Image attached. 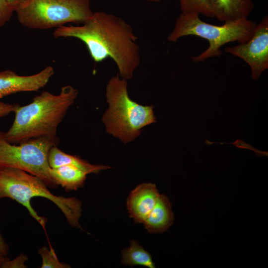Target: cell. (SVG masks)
I'll list each match as a JSON object with an SVG mask.
<instances>
[{"mask_svg":"<svg viewBox=\"0 0 268 268\" xmlns=\"http://www.w3.org/2000/svg\"><path fill=\"white\" fill-rule=\"evenodd\" d=\"M53 36L81 41L96 63L111 58L117 67L119 75L127 80L133 78L140 64L138 38L132 27L112 13L94 12L81 25L60 26L54 31Z\"/></svg>","mask_w":268,"mask_h":268,"instance_id":"1","label":"cell"},{"mask_svg":"<svg viewBox=\"0 0 268 268\" xmlns=\"http://www.w3.org/2000/svg\"><path fill=\"white\" fill-rule=\"evenodd\" d=\"M78 94L76 89L67 85L58 95L45 91L29 104L18 105L14 112L13 124L7 132L3 133V138L17 144L33 138L57 137L58 127Z\"/></svg>","mask_w":268,"mask_h":268,"instance_id":"2","label":"cell"},{"mask_svg":"<svg viewBox=\"0 0 268 268\" xmlns=\"http://www.w3.org/2000/svg\"><path fill=\"white\" fill-rule=\"evenodd\" d=\"M48 188L40 178L23 170L0 167V199L8 198L22 205L45 230L47 219L38 214L30 201L36 197L47 199L60 209L71 226L82 229L79 223L82 213L81 201L74 197L56 196Z\"/></svg>","mask_w":268,"mask_h":268,"instance_id":"3","label":"cell"},{"mask_svg":"<svg viewBox=\"0 0 268 268\" xmlns=\"http://www.w3.org/2000/svg\"><path fill=\"white\" fill-rule=\"evenodd\" d=\"M109 108L102 122L107 132L119 138L124 143L134 140L144 127L156 123L153 106H143L129 96L127 80L118 74L111 77L106 87Z\"/></svg>","mask_w":268,"mask_h":268,"instance_id":"4","label":"cell"},{"mask_svg":"<svg viewBox=\"0 0 268 268\" xmlns=\"http://www.w3.org/2000/svg\"><path fill=\"white\" fill-rule=\"evenodd\" d=\"M257 24L248 18L224 22L216 25L202 21L197 12L181 13L176 20L173 29L167 37L175 42L181 37L194 35L206 40L208 48L200 55L191 57L196 63L222 55L220 48L226 44L237 42L244 43L252 36Z\"/></svg>","mask_w":268,"mask_h":268,"instance_id":"5","label":"cell"},{"mask_svg":"<svg viewBox=\"0 0 268 268\" xmlns=\"http://www.w3.org/2000/svg\"><path fill=\"white\" fill-rule=\"evenodd\" d=\"M15 12L21 24L38 29L82 24L94 12L90 0H29Z\"/></svg>","mask_w":268,"mask_h":268,"instance_id":"6","label":"cell"},{"mask_svg":"<svg viewBox=\"0 0 268 268\" xmlns=\"http://www.w3.org/2000/svg\"><path fill=\"white\" fill-rule=\"evenodd\" d=\"M58 137L33 138L15 145L0 139V167L18 169L42 180L49 188L58 187L52 178L48 162L51 148L57 145Z\"/></svg>","mask_w":268,"mask_h":268,"instance_id":"7","label":"cell"},{"mask_svg":"<svg viewBox=\"0 0 268 268\" xmlns=\"http://www.w3.org/2000/svg\"><path fill=\"white\" fill-rule=\"evenodd\" d=\"M226 53L240 58L248 64L251 77L258 79L268 68V16H265L256 25L254 33L247 41L227 47Z\"/></svg>","mask_w":268,"mask_h":268,"instance_id":"8","label":"cell"},{"mask_svg":"<svg viewBox=\"0 0 268 268\" xmlns=\"http://www.w3.org/2000/svg\"><path fill=\"white\" fill-rule=\"evenodd\" d=\"M54 74L51 66L31 75H20L10 70L0 71V98L17 92L37 91L47 84Z\"/></svg>","mask_w":268,"mask_h":268,"instance_id":"9","label":"cell"},{"mask_svg":"<svg viewBox=\"0 0 268 268\" xmlns=\"http://www.w3.org/2000/svg\"><path fill=\"white\" fill-rule=\"evenodd\" d=\"M159 195L155 184L152 183H144L136 186L130 193L127 201L130 217L136 223H143Z\"/></svg>","mask_w":268,"mask_h":268,"instance_id":"10","label":"cell"},{"mask_svg":"<svg viewBox=\"0 0 268 268\" xmlns=\"http://www.w3.org/2000/svg\"><path fill=\"white\" fill-rule=\"evenodd\" d=\"M214 18L221 21L248 18L253 9L252 0H207Z\"/></svg>","mask_w":268,"mask_h":268,"instance_id":"11","label":"cell"},{"mask_svg":"<svg viewBox=\"0 0 268 268\" xmlns=\"http://www.w3.org/2000/svg\"><path fill=\"white\" fill-rule=\"evenodd\" d=\"M171 207V203L167 196L160 194L154 207L143 223L146 230L151 233H160L167 231L174 221Z\"/></svg>","mask_w":268,"mask_h":268,"instance_id":"12","label":"cell"},{"mask_svg":"<svg viewBox=\"0 0 268 268\" xmlns=\"http://www.w3.org/2000/svg\"><path fill=\"white\" fill-rule=\"evenodd\" d=\"M50 175L58 186L66 191H76L84 186L88 174L77 167L71 165L51 168Z\"/></svg>","mask_w":268,"mask_h":268,"instance_id":"13","label":"cell"},{"mask_svg":"<svg viewBox=\"0 0 268 268\" xmlns=\"http://www.w3.org/2000/svg\"><path fill=\"white\" fill-rule=\"evenodd\" d=\"M48 162L51 168L71 165L77 167L88 174L98 173L101 170L111 168L109 166L92 164L77 156L64 152L57 145H54L51 148L48 154Z\"/></svg>","mask_w":268,"mask_h":268,"instance_id":"14","label":"cell"},{"mask_svg":"<svg viewBox=\"0 0 268 268\" xmlns=\"http://www.w3.org/2000/svg\"><path fill=\"white\" fill-rule=\"evenodd\" d=\"M121 262L124 265L131 267L139 265L155 268L150 254L135 240L131 241L130 247L122 251Z\"/></svg>","mask_w":268,"mask_h":268,"instance_id":"15","label":"cell"},{"mask_svg":"<svg viewBox=\"0 0 268 268\" xmlns=\"http://www.w3.org/2000/svg\"><path fill=\"white\" fill-rule=\"evenodd\" d=\"M182 13L197 12L205 16L214 18L213 13L207 0H180Z\"/></svg>","mask_w":268,"mask_h":268,"instance_id":"16","label":"cell"},{"mask_svg":"<svg viewBox=\"0 0 268 268\" xmlns=\"http://www.w3.org/2000/svg\"><path fill=\"white\" fill-rule=\"evenodd\" d=\"M38 253L41 256L42 264L41 268H69L70 266L58 260L56 254L51 247L48 249L43 246L39 249Z\"/></svg>","mask_w":268,"mask_h":268,"instance_id":"17","label":"cell"},{"mask_svg":"<svg viewBox=\"0 0 268 268\" xmlns=\"http://www.w3.org/2000/svg\"><path fill=\"white\" fill-rule=\"evenodd\" d=\"M13 12L6 0H0V27L4 26L10 20Z\"/></svg>","mask_w":268,"mask_h":268,"instance_id":"18","label":"cell"},{"mask_svg":"<svg viewBox=\"0 0 268 268\" xmlns=\"http://www.w3.org/2000/svg\"><path fill=\"white\" fill-rule=\"evenodd\" d=\"M28 260L26 255L21 254L13 260L9 259L3 264L2 268H25L27 267L25 263Z\"/></svg>","mask_w":268,"mask_h":268,"instance_id":"19","label":"cell"},{"mask_svg":"<svg viewBox=\"0 0 268 268\" xmlns=\"http://www.w3.org/2000/svg\"><path fill=\"white\" fill-rule=\"evenodd\" d=\"M19 105L8 104L0 101V117L6 116L11 112H14Z\"/></svg>","mask_w":268,"mask_h":268,"instance_id":"20","label":"cell"},{"mask_svg":"<svg viewBox=\"0 0 268 268\" xmlns=\"http://www.w3.org/2000/svg\"><path fill=\"white\" fill-rule=\"evenodd\" d=\"M13 9L14 12L29 0H6Z\"/></svg>","mask_w":268,"mask_h":268,"instance_id":"21","label":"cell"},{"mask_svg":"<svg viewBox=\"0 0 268 268\" xmlns=\"http://www.w3.org/2000/svg\"><path fill=\"white\" fill-rule=\"evenodd\" d=\"M0 252L4 256H7L8 252V246L3 240L0 233Z\"/></svg>","mask_w":268,"mask_h":268,"instance_id":"22","label":"cell"},{"mask_svg":"<svg viewBox=\"0 0 268 268\" xmlns=\"http://www.w3.org/2000/svg\"><path fill=\"white\" fill-rule=\"evenodd\" d=\"M233 144H234L237 147H238L240 148H246V149H249L250 150H252L254 151L256 153H257V151L258 152L259 151L258 150H254L256 149L252 147L251 145H250L248 144L247 143L244 142V141L240 140H236L234 143H233Z\"/></svg>","mask_w":268,"mask_h":268,"instance_id":"23","label":"cell"},{"mask_svg":"<svg viewBox=\"0 0 268 268\" xmlns=\"http://www.w3.org/2000/svg\"><path fill=\"white\" fill-rule=\"evenodd\" d=\"M8 259L7 256H4L0 252V268H2L4 263Z\"/></svg>","mask_w":268,"mask_h":268,"instance_id":"24","label":"cell"},{"mask_svg":"<svg viewBox=\"0 0 268 268\" xmlns=\"http://www.w3.org/2000/svg\"><path fill=\"white\" fill-rule=\"evenodd\" d=\"M144 0L149 1V2H160L164 0Z\"/></svg>","mask_w":268,"mask_h":268,"instance_id":"25","label":"cell"},{"mask_svg":"<svg viewBox=\"0 0 268 268\" xmlns=\"http://www.w3.org/2000/svg\"><path fill=\"white\" fill-rule=\"evenodd\" d=\"M3 135V133L0 132V139L2 137Z\"/></svg>","mask_w":268,"mask_h":268,"instance_id":"26","label":"cell"}]
</instances>
